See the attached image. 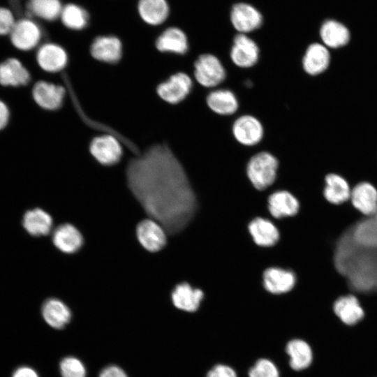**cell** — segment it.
<instances>
[{
    "label": "cell",
    "instance_id": "1",
    "mask_svg": "<svg viewBox=\"0 0 377 377\" xmlns=\"http://www.w3.org/2000/svg\"><path fill=\"white\" fill-rule=\"evenodd\" d=\"M126 176L135 198L166 232L176 234L191 221L195 196L181 161L168 145H155L131 160Z\"/></svg>",
    "mask_w": 377,
    "mask_h": 377
},
{
    "label": "cell",
    "instance_id": "2",
    "mask_svg": "<svg viewBox=\"0 0 377 377\" xmlns=\"http://www.w3.org/2000/svg\"><path fill=\"white\" fill-rule=\"evenodd\" d=\"M279 161L271 152L260 151L253 154L246 165V174L253 186L263 191L276 179Z\"/></svg>",
    "mask_w": 377,
    "mask_h": 377
},
{
    "label": "cell",
    "instance_id": "3",
    "mask_svg": "<svg viewBox=\"0 0 377 377\" xmlns=\"http://www.w3.org/2000/svg\"><path fill=\"white\" fill-rule=\"evenodd\" d=\"M192 77L198 85L210 90L219 87L226 81L227 70L217 56L203 53L193 62Z\"/></svg>",
    "mask_w": 377,
    "mask_h": 377
},
{
    "label": "cell",
    "instance_id": "4",
    "mask_svg": "<svg viewBox=\"0 0 377 377\" xmlns=\"http://www.w3.org/2000/svg\"><path fill=\"white\" fill-rule=\"evenodd\" d=\"M194 87L191 75L185 71H178L170 75L164 82L160 83L156 92L164 102L177 105L186 100Z\"/></svg>",
    "mask_w": 377,
    "mask_h": 377
},
{
    "label": "cell",
    "instance_id": "5",
    "mask_svg": "<svg viewBox=\"0 0 377 377\" xmlns=\"http://www.w3.org/2000/svg\"><path fill=\"white\" fill-rule=\"evenodd\" d=\"M229 57L235 67L251 69L260 60V49L250 35L237 33L232 39Z\"/></svg>",
    "mask_w": 377,
    "mask_h": 377
},
{
    "label": "cell",
    "instance_id": "6",
    "mask_svg": "<svg viewBox=\"0 0 377 377\" xmlns=\"http://www.w3.org/2000/svg\"><path fill=\"white\" fill-rule=\"evenodd\" d=\"M232 135L240 145L252 148L263 140L265 128L260 120L251 114L237 116L231 127Z\"/></svg>",
    "mask_w": 377,
    "mask_h": 377
},
{
    "label": "cell",
    "instance_id": "7",
    "mask_svg": "<svg viewBox=\"0 0 377 377\" xmlns=\"http://www.w3.org/2000/svg\"><path fill=\"white\" fill-rule=\"evenodd\" d=\"M230 23L237 33L251 34L259 29L264 21L262 13L247 2H237L230 12Z\"/></svg>",
    "mask_w": 377,
    "mask_h": 377
},
{
    "label": "cell",
    "instance_id": "8",
    "mask_svg": "<svg viewBox=\"0 0 377 377\" xmlns=\"http://www.w3.org/2000/svg\"><path fill=\"white\" fill-rule=\"evenodd\" d=\"M9 36L15 48L21 51H29L38 45L43 37V31L35 20L24 17L16 20Z\"/></svg>",
    "mask_w": 377,
    "mask_h": 377
},
{
    "label": "cell",
    "instance_id": "9",
    "mask_svg": "<svg viewBox=\"0 0 377 377\" xmlns=\"http://www.w3.org/2000/svg\"><path fill=\"white\" fill-rule=\"evenodd\" d=\"M331 53L320 41L312 42L307 45L301 59L304 73L311 77L324 73L331 64Z\"/></svg>",
    "mask_w": 377,
    "mask_h": 377
},
{
    "label": "cell",
    "instance_id": "10",
    "mask_svg": "<svg viewBox=\"0 0 377 377\" xmlns=\"http://www.w3.org/2000/svg\"><path fill=\"white\" fill-rule=\"evenodd\" d=\"M318 36L320 42L327 48L338 50L349 45L352 33L349 27L341 21L327 18L320 24Z\"/></svg>",
    "mask_w": 377,
    "mask_h": 377
},
{
    "label": "cell",
    "instance_id": "11",
    "mask_svg": "<svg viewBox=\"0 0 377 377\" xmlns=\"http://www.w3.org/2000/svg\"><path fill=\"white\" fill-rule=\"evenodd\" d=\"M155 46L158 51L177 56H185L189 52L186 33L179 27H166L157 37Z\"/></svg>",
    "mask_w": 377,
    "mask_h": 377
},
{
    "label": "cell",
    "instance_id": "12",
    "mask_svg": "<svg viewBox=\"0 0 377 377\" xmlns=\"http://www.w3.org/2000/svg\"><path fill=\"white\" fill-rule=\"evenodd\" d=\"M205 103L212 112L221 117L235 115L239 108V100L235 92L223 87L209 90Z\"/></svg>",
    "mask_w": 377,
    "mask_h": 377
},
{
    "label": "cell",
    "instance_id": "13",
    "mask_svg": "<svg viewBox=\"0 0 377 377\" xmlns=\"http://www.w3.org/2000/svg\"><path fill=\"white\" fill-rule=\"evenodd\" d=\"M350 202L365 217L373 216L377 211V188L368 181H362L351 188Z\"/></svg>",
    "mask_w": 377,
    "mask_h": 377
},
{
    "label": "cell",
    "instance_id": "14",
    "mask_svg": "<svg viewBox=\"0 0 377 377\" xmlns=\"http://www.w3.org/2000/svg\"><path fill=\"white\" fill-rule=\"evenodd\" d=\"M335 316L346 325H354L365 317V311L357 296L353 293L337 298L332 304Z\"/></svg>",
    "mask_w": 377,
    "mask_h": 377
},
{
    "label": "cell",
    "instance_id": "15",
    "mask_svg": "<svg viewBox=\"0 0 377 377\" xmlns=\"http://www.w3.org/2000/svg\"><path fill=\"white\" fill-rule=\"evenodd\" d=\"M89 151L98 162L105 165H114L122 155L119 142L110 135H103L94 138L90 143Z\"/></svg>",
    "mask_w": 377,
    "mask_h": 377
},
{
    "label": "cell",
    "instance_id": "16",
    "mask_svg": "<svg viewBox=\"0 0 377 377\" xmlns=\"http://www.w3.org/2000/svg\"><path fill=\"white\" fill-rule=\"evenodd\" d=\"M136 9L140 19L151 27L163 24L171 14L168 0H138Z\"/></svg>",
    "mask_w": 377,
    "mask_h": 377
},
{
    "label": "cell",
    "instance_id": "17",
    "mask_svg": "<svg viewBox=\"0 0 377 377\" xmlns=\"http://www.w3.org/2000/svg\"><path fill=\"white\" fill-rule=\"evenodd\" d=\"M36 61L43 71L57 73L63 70L68 62V55L63 47L48 42L40 45L36 52Z\"/></svg>",
    "mask_w": 377,
    "mask_h": 377
},
{
    "label": "cell",
    "instance_id": "18",
    "mask_svg": "<svg viewBox=\"0 0 377 377\" xmlns=\"http://www.w3.org/2000/svg\"><path fill=\"white\" fill-rule=\"evenodd\" d=\"M65 89L62 86L44 80L35 83L32 96L37 105L47 110L59 109L64 101Z\"/></svg>",
    "mask_w": 377,
    "mask_h": 377
},
{
    "label": "cell",
    "instance_id": "19",
    "mask_svg": "<svg viewBox=\"0 0 377 377\" xmlns=\"http://www.w3.org/2000/svg\"><path fill=\"white\" fill-rule=\"evenodd\" d=\"M136 233L141 245L149 251H158L166 244V231L152 219L142 221L137 226Z\"/></svg>",
    "mask_w": 377,
    "mask_h": 377
},
{
    "label": "cell",
    "instance_id": "20",
    "mask_svg": "<svg viewBox=\"0 0 377 377\" xmlns=\"http://www.w3.org/2000/svg\"><path fill=\"white\" fill-rule=\"evenodd\" d=\"M92 57L100 61L114 64L122 55V43L120 39L112 35L97 36L90 47Z\"/></svg>",
    "mask_w": 377,
    "mask_h": 377
},
{
    "label": "cell",
    "instance_id": "21",
    "mask_svg": "<svg viewBox=\"0 0 377 377\" xmlns=\"http://www.w3.org/2000/svg\"><path fill=\"white\" fill-rule=\"evenodd\" d=\"M351 186L341 174L328 172L324 177L323 195L330 204L339 205L350 200Z\"/></svg>",
    "mask_w": 377,
    "mask_h": 377
},
{
    "label": "cell",
    "instance_id": "22",
    "mask_svg": "<svg viewBox=\"0 0 377 377\" xmlns=\"http://www.w3.org/2000/svg\"><path fill=\"white\" fill-rule=\"evenodd\" d=\"M30 80V73L17 58H8L0 63V84L2 86H24Z\"/></svg>",
    "mask_w": 377,
    "mask_h": 377
},
{
    "label": "cell",
    "instance_id": "23",
    "mask_svg": "<svg viewBox=\"0 0 377 377\" xmlns=\"http://www.w3.org/2000/svg\"><path fill=\"white\" fill-rule=\"evenodd\" d=\"M269 212L275 218L293 216L300 210V202L290 192L286 191H276L268 199Z\"/></svg>",
    "mask_w": 377,
    "mask_h": 377
},
{
    "label": "cell",
    "instance_id": "24",
    "mask_svg": "<svg viewBox=\"0 0 377 377\" xmlns=\"http://www.w3.org/2000/svg\"><path fill=\"white\" fill-rule=\"evenodd\" d=\"M42 315L45 321L52 327L62 329L70 322L71 312L61 300L50 298L42 306Z\"/></svg>",
    "mask_w": 377,
    "mask_h": 377
},
{
    "label": "cell",
    "instance_id": "25",
    "mask_svg": "<svg viewBox=\"0 0 377 377\" xmlns=\"http://www.w3.org/2000/svg\"><path fill=\"white\" fill-rule=\"evenodd\" d=\"M265 288L274 294L290 291L296 282L295 275L290 271L279 268H269L263 274Z\"/></svg>",
    "mask_w": 377,
    "mask_h": 377
},
{
    "label": "cell",
    "instance_id": "26",
    "mask_svg": "<svg viewBox=\"0 0 377 377\" xmlns=\"http://www.w3.org/2000/svg\"><path fill=\"white\" fill-rule=\"evenodd\" d=\"M54 244L61 251L73 253L81 247L83 239L80 232L73 226L66 223L59 226L54 231Z\"/></svg>",
    "mask_w": 377,
    "mask_h": 377
},
{
    "label": "cell",
    "instance_id": "27",
    "mask_svg": "<svg viewBox=\"0 0 377 377\" xmlns=\"http://www.w3.org/2000/svg\"><path fill=\"white\" fill-rule=\"evenodd\" d=\"M203 298V293L200 289H195L188 283L177 285L172 293L173 304L179 309L187 311H195Z\"/></svg>",
    "mask_w": 377,
    "mask_h": 377
},
{
    "label": "cell",
    "instance_id": "28",
    "mask_svg": "<svg viewBox=\"0 0 377 377\" xmlns=\"http://www.w3.org/2000/svg\"><path fill=\"white\" fill-rule=\"evenodd\" d=\"M355 243L366 249H377V222L373 216L363 217L352 228Z\"/></svg>",
    "mask_w": 377,
    "mask_h": 377
},
{
    "label": "cell",
    "instance_id": "29",
    "mask_svg": "<svg viewBox=\"0 0 377 377\" xmlns=\"http://www.w3.org/2000/svg\"><path fill=\"white\" fill-rule=\"evenodd\" d=\"M22 225L27 232L33 236L46 235L52 226V217L44 210L35 208L27 211L22 219Z\"/></svg>",
    "mask_w": 377,
    "mask_h": 377
},
{
    "label": "cell",
    "instance_id": "30",
    "mask_svg": "<svg viewBox=\"0 0 377 377\" xmlns=\"http://www.w3.org/2000/svg\"><path fill=\"white\" fill-rule=\"evenodd\" d=\"M290 357V367L295 371H301L309 367L312 362L313 353L310 346L303 340L293 339L286 347Z\"/></svg>",
    "mask_w": 377,
    "mask_h": 377
},
{
    "label": "cell",
    "instance_id": "31",
    "mask_svg": "<svg viewBox=\"0 0 377 377\" xmlns=\"http://www.w3.org/2000/svg\"><path fill=\"white\" fill-rule=\"evenodd\" d=\"M249 229L254 242L259 246H272L279 238V231L274 225L264 219L257 218L253 220Z\"/></svg>",
    "mask_w": 377,
    "mask_h": 377
},
{
    "label": "cell",
    "instance_id": "32",
    "mask_svg": "<svg viewBox=\"0 0 377 377\" xmlns=\"http://www.w3.org/2000/svg\"><path fill=\"white\" fill-rule=\"evenodd\" d=\"M59 19L65 27L73 31L85 29L89 20L86 9L73 3H68L63 6Z\"/></svg>",
    "mask_w": 377,
    "mask_h": 377
},
{
    "label": "cell",
    "instance_id": "33",
    "mask_svg": "<svg viewBox=\"0 0 377 377\" xmlns=\"http://www.w3.org/2000/svg\"><path fill=\"white\" fill-rule=\"evenodd\" d=\"M63 6L61 0H29L27 10L32 16L53 22L59 18Z\"/></svg>",
    "mask_w": 377,
    "mask_h": 377
},
{
    "label": "cell",
    "instance_id": "34",
    "mask_svg": "<svg viewBox=\"0 0 377 377\" xmlns=\"http://www.w3.org/2000/svg\"><path fill=\"white\" fill-rule=\"evenodd\" d=\"M59 369L61 377L87 376V370L84 364L73 356L63 358L59 364Z\"/></svg>",
    "mask_w": 377,
    "mask_h": 377
},
{
    "label": "cell",
    "instance_id": "35",
    "mask_svg": "<svg viewBox=\"0 0 377 377\" xmlns=\"http://www.w3.org/2000/svg\"><path fill=\"white\" fill-rule=\"evenodd\" d=\"M249 377H279L275 364L269 360L260 359L250 369Z\"/></svg>",
    "mask_w": 377,
    "mask_h": 377
},
{
    "label": "cell",
    "instance_id": "36",
    "mask_svg": "<svg viewBox=\"0 0 377 377\" xmlns=\"http://www.w3.org/2000/svg\"><path fill=\"white\" fill-rule=\"evenodd\" d=\"M16 20L8 8L0 6V36L9 35Z\"/></svg>",
    "mask_w": 377,
    "mask_h": 377
},
{
    "label": "cell",
    "instance_id": "37",
    "mask_svg": "<svg viewBox=\"0 0 377 377\" xmlns=\"http://www.w3.org/2000/svg\"><path fill=\"white\" fill-rule=\"evenodd\" d=\"M206 377H237L236 372L230 367L224 364H217L212 368Z\"/></svg>",
    "mask_w": 377,
    "mask_h": 377
},
{
    "label": "cell",
    "instance_id": "38",
    "mask_svg": "<svg viewBox=\"0 0 377 377\" xmlns=\"http://www.w3.org/2000/svg\"><path fill=\"white\" fill-rule=\"evenodd\" d=\"M99 377H128V376L121 367L108 365L101 371Z\"/></svg>",
    "mask_w": 377,
    "mask_h": 377
},
{
    "label": "cell",
    "instance_id": "39",
    "mask_svg": "<svg viewBox=\"0 0 377 377\" xmlns=\"http://www.w3.org/2000/svg\"><path fill=\"white\" fill-rule=\"evenodd\" d=\"M9 119V108L3 101L0 100V131L7 126Z\"/></svg>",
    "mask_w": 377,
    "mask_h": 377
},
{
    "label": "cell",
    "instance_id": "40",
    "mask_svg": "<svg viewBox=\"0 0 377 377\" xmlns=\"http://www.w3.org/2000/svg\"><path fill=\"white\" fill-rule=\"evenodd\" d=\"M12 377H39L37 372L32 368L23 366L16 369Z\"/></svg>",
    "mask_w": 377,
    "mask_h": 377
},
{
    "label": "cell",
    "instance_id": "41",
    "mask_svg": "<svg viewBox=\"0 0 377 377\" xmlns=\"http://www.w3.org/2000/svg\"><path fill=\"white\" fill-rule=\"evenodd\" d=\"M373 217L374 218V219L377 222V211L375 213V214L373 216Z\"/></svg>",
    "mask_w": 377,
    "mask_h": 377
}]
</instances>
